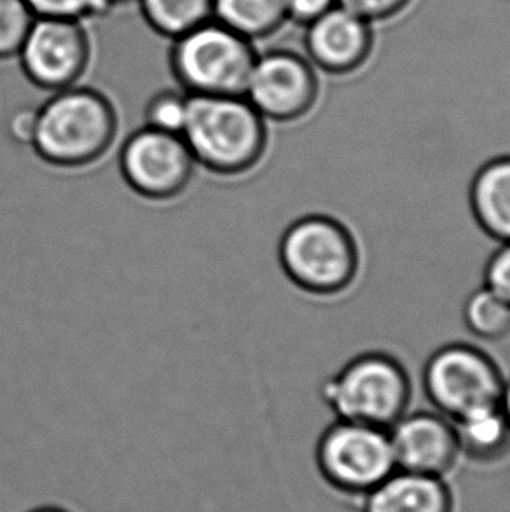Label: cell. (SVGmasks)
Wrapping results in <instances>:
<instances>
[{
    "mask_svg": "<svg viewBox=\"0 0 510 512\" xmlns=\"http://www.w3.org/2000/svg\"><path fill=\"white\" fill-rule=\"evenodd\" d=\"M388 434L400 471L446 478L462 458L455 425L439 411L406 413Z\"/></svg>",
    "mask_w": 510,
    "mask_h": 512,
    "instance_id": "cell-11",
    "label": "cell"
},
{
    "mask_svg": "<svg viewBox=\"0 0 510 512\" xmlns=\"http://www.w3.org/2000/svg\"><path fill=\"white\" fill-rule=\"evenodd\" d=\"M149 27L177 39L207 21L214 20V0H137Z\"/></svg>",
    "mask_w": 510,
    "mask_h": 512,
    "instance_id": "cell-17",
    "label": "cell"
},
{
    "mask_svg": "<svg viewBox=\"0 0 510 512\" xmlns=\"http://www.w3.org/2000/svg\"><path fill=\"white\" fill-rule=\"evenodd\" d=\"M35 18L81 21L97 18L112 7L111 0H25Z\"/></svg>",
    "mask_w": 510,
    "mask_h": 512,
    "instance_id": "cell-21",
    "label": "cell"
},
{
    "mask_svg": "<svg viewBox=\"0 0 510 512\" xmlns=\"http://www.w3.org/2000/svg\"><path fill=\"white\" fill-rule=\"evenodd\" d=\"M360 500L362 512H455L446 478L400 469Z\"/></svg>",
    "mask_w": 510,
    "mask_h": 512,
    "instance_id": "cell-13",
    "label": "cell"
},
{
    "mask_svg": "<svg viewBox=\"0 0 510 512\" xmlns=\"http://www.w3.org/2000/svg\"><path fill=\"white\" fill-rule=\"evenodd\" d=\"M373 48V25L338 4L304 27L306 58L315 69L332 76H346L364 67Z\"/></svg>",
    "mask_w": 510,
    "mask_h": 512,
    "instance_id": "cell-12",
    "label": "cell"
},
{
    "mask_svg": "<svg viewBox=\"0 0 510 512\" xmlns=\"http://www.w3.org/2000/svg\"><path fill=\"white\" fill-rule=\"evenodd\" d=\"M462 317L469 333L477 340L498 343L510 336V303L486 285L470 294L463 305Z\"/></svg>",
    "mask_w": 510,
    "mask_h": 512,
    "instance_id": "cell-18",
    "label": "cell"
},
{
    "mask_svg": "<svg viewBox=\"0 0 510 512\" xmlns=\"http://www.w3.org/2000/svg\"><path fill=\"white\" fill-rule=\"evenodd\" d=\"M214 20L254 42L287 21L285 0H214Z\"/></svg>",
    "mask_w": 510,
    "mask_h": 512,
    "instance_id": "cell-16",
    "label": "cell"
},
{
    "mask_svg": "<svg viewBox=\"0 0 510 512\" xmlns=\"http://www.w3.org/2000/svg\"><path fill=\"white\" fill-rule=\"evenodd\" d=\"M484 285L510 303V242L500 243L484 268Z\"/></svg>",
    "mask_w": 510,
    "mask_h": 512,
    "instance_id": "cell-23",
    "label": "cell"
},
{
    "mask_svg": "<svg viewBox=\"0 0 510 512\" xmlns=\"http://www.w3.org/2000/svg\"><path fill=\"white\" fill-rule=\"evenodd\" d=\"M285 275L315 296L346 291L359 273V245L350 229L329 215H306L285 229L278 243Z\"/></svg>",
    "mask_w": 510,
    "mask_h": 512,
    "instance_id": "cell-3",
    "label": "cell"
},
{
    "mask_svg": "<svg viewBox=\"0 0 510 512\" xmlns=\"http://www.w3.org/2000/svg\"><path fill=\"white\" fill-rule=\"evenodd\" d=\"M469 200L479 228L498 243L510 242V156L495 158L477 170Z\"/></svg>",
    "mask_w": 510,
    "mask_h": 512,
    "instance_id": "cell-14",
    "label": "cell"
},
{
    "mask_svg": "<svg viewBox=\"0 0 510 512\" xmlns=\"http://www.w3.org/2000/svg\"><path fill=\"white\" fill-rule=\"evenodd\" d=\"M193 154L182 135L149 126L131 133L119 153V170L131 191L142 198L166 201L186 191L193 179Z\"/></svg>",
    "mask_w": 510,
    "mask_h": 512,
    "instance_id": "cell-8",
    "label": "cell"
},
{
    "mask_svg": "<svg viewBox=\"0 0 510 512\" xmlns=\"http://www.w3.org/2000/svg\"><path fill=\"white\" fill-rule=\"evenodd\" d=\"M32 512H67L63 511V509H58V507H41V509H35Z\"/></svg>",
    "mask_w": 510,
    "mask_h": 512,
    "instance_id": "cell-27",
    "label": "cell"
},
{
    "mask_svg": "<svg viewBox=\"0 0 510 512\" xmlns=\"http://www.w3.org/2000/svg\"><path fill=\"white\" fill-rule=\"evenodd\" d=\"M182 139L196 165L217 175H242L266 153L268 128L245 97L189 95Z\"/></svg>",
    "mask_w": 510,
    "mask_h": 512,
    "instance_id": "cell-2",
    "label": "cell"
},
{
    "mask_svg": "<svg viewBox=\"0 0 510 512\" xmlns=\"http://www.w3.org/2000/svg\"><path fill=\"white\" fill-rule=\"evenodd\" d=\"M112 4H118V2H123V0H111Z\"/></svg>",
    "mask_w": 510,
    "mask_h": 512,
    "instance_id": "cell-28",
    "label": "cell"
},
{
    "mask_svg": "<svg viewBox=\"0 0 510 512\" xmlns=\"http://www.w3.org/2000/svg\"><path fill=\"white\" fill-rule=\"evenodd\" d=\"M320 392L338 420L388 430L406 415L413 390L399 360L388 353L367 352L329 376Z\"/></svg>",
    "mask_w": 510,
    "mask_h": 512,
    "instance_id": "cell-4",
    "label": "cell"
},
{
    "mask_svg": "<svg viewBox=\"0 0 510 512\" xmlns=\"http://www.w3.org/2000/svg\"><path fill=\"white\" fill-rule=\"evenodd\" d=\"M16 58L37 88L51 93L67 90L88 69L90 37L81 21L35 18Z\"/></svg>",
    "mask_w": 510,
    "mask_h": 512,
    "instance_id": "cell-10",
    "label": "cell"
},
{
    "mask_svg": "<svg viewBox=\"0 0 510 512\" xmlns=\"http://www.w3.org/2000/svg\"><path fill=\"white\" fill-rule=\"evenodd\" d=\"M189 114V93L163 90L156 93L145 107V126L159 132L182 135Z\"/></svg>",
    "mask_w": 510,
    "mask_h": 512,
    "instance_id": "cell-19",
    "label": "cell"
},
{
    "mask_svg": "<svg viewBox=\"0 0 510 512\" xmlns=\"http://www.w3.org/2000/svg\"><path fill=\"white\" fill-rule=\"evenodd\" d=\"M255 58L254 42L210 20L173 39L170 67L189 95L243 97Z\"/></svg>",
    "mask_w": 510,
    "mask_h": 512,
    "instance_id": "cell-5",
    "label": "cell"
},
{
    "mask_svg": "<svg viewBox=\"0 0 510 512\" xmlns=\"http://www.w3.org/2000/svg\"><path fill=\"white\" fill-rule=\"evenodd\" d=\"M411 2L413 0H338V6L374 25L399 16Z\"/></svg>",
    "mask_w": 510,
    "mask_h": 512,
    "instance_id": "cell-22",
    "label": "cell"
},
{
    "mask_svg": "<svg viewBox=\"0 0 510 512\" xmlns=\"http://www.w3.org/2000/svg\"><path fill=\"white\" fill-rule=\"evenodd\" d=\"M500 409L504 411L505 418H507V422L510 425V378L505 380L504 383V392H502V397H500Z\"/></svg>",
    "mask_w": 510,
    "mask_h": 512,
    "instance_id": "cell-26",
    "label": "cell"
},
{
    "mask_svg": "<svg viewBox=\"0 0 510 512\" xmlns=\"http://www.w3.org/2000/svg\"><path fill=\"white\" fill-rule=\"evenodd\" d=\"M504 383L495 359L467 343L442 346L423 369L428 401L451 422L476 409L498 406Z\"/></svg>",
    "mask_w": 510,
    "mask_h": 512,
    "instance_id": "cell-7",
    "label": "cell"
},
{
    "mask_svg": "<svg viewBox=\"0 0 510 512\" xmlns=\"http://www.w3.org/2000/svg\"><path fill=\"white\" fill-rule=\"evenodd\" d=\"M34 20L25 0H0V60L18 56Z\"/></svg>",
    "mask_w": 510,
    "mask_h": 512,
    "instance_id": "cell-20",
    "label": "cell"
},
{
    "mask_svg": "<svg viewBox=\"0 0 510 512\" xmlns=\"http://www.w3.org/2000/svg\"><path fill=\"white\" fill-rule=\"evenodd\" d=\"M320 93L317 69L289 49L257 53L243 97L266 121L290 123L315 107Z\"/></svg>",
    "mask_w": 510,
    "mask_h": 512,
    "instance_id": "cell-9",
    "label": "cell"
},
{
    "mask_svg": "<svg viewBox=\"0 0 510 512\" xmlns=\"http://www.w3.org/2000/svg\"><path fill=\"white\" fill-rule=\"evenodd\" d=\"M118 135V114L100 91L72 86L35 109L32 149L53 167L81 168L100 160Z\"/></svg>",
    "mask_w": 510,
    "mask_h": 512,
    "instance_id": "cell-1",
    "label": "cell"
},
{
    "mask_svg": "<svg viewBox=\"0 0 510 512\" xmlns=\"http://www.w3.org/2000/svg\"><path fill=\"white\" fill-rule=\"evenodd\" d=\"M460 455L479 465L504 462L510 455V425L498 406L476 409L453 420Z\"/></svg>",
    "mask_w": 510,
    "mask_h": 512,
    "instance_id": "cell-15",
    "label": "cell"
},
{
    "mask_svg": "<svg viewBox=\"0 0 510 512\" xmlns=\"http://www.w3.org/2000/svg\"><path fill=\"white\" fill-rule=\"evenodd\" d=\"M9 133L21 146H32L35 133V109H21L16 112L9 123Z\"/></svg>",
    "mask_w": 510,
    "mask_h": 512,
    "instance_id": "cell-25",
    "label": "cell"
},
{
    "mask_svg": "<svg viewBox=\"0 0 510 512\" xmlns=\"http://www.w3.org/2000/svg\"><path fill=\"white\" fill-rule=\"evenodd\" d=\"M315 460L327 485L359 499L397 471L388 430L338 418L318 439Z\"/></svg>",
    "mask_w": 510,
    "mask_h": 512,
    "instance_id": "cell-6",
    "label": "cell"
},
{
    "mask_svg": "<svg viewBox=\"0 0 510 512\" xmlns=\"http://www.w3.org/2000/svg\"><path fill=\"white\" fill-rule=\"evenodd\" d=\"M336 4L338 0H285L287 21H294L299 27H308Z\"/></svg>",
    "mask_w": 510,
    "mask_h": 512,
    "instance_id": "cell-24",
    "label": "cell"
}]
</instances>
